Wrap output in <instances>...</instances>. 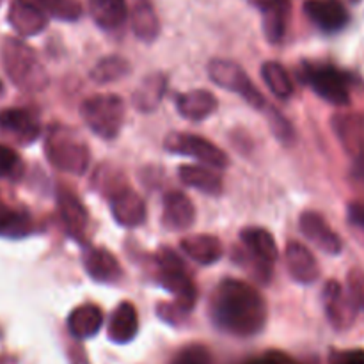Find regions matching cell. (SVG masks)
Instances as JSON below:
<instances>
[{
    "label": "cell",
    "mask_w": 364,
    "mask_h": 364,
    "mask_svg": "<svg viewBox=\"0 0 364 364\" xmlns=\"http://www.w3.org/2000/svg\"><path fill=\"white\" fill-rule=\"evenodd\" d=\"M59 210L63 215L64 224H66L68 231L73 237H80L87 228V213H85L84 206L80 205L73 192L60 191L59 192Z\"/></svg>",
    "instance_id": "obj_28"
},
{
    "label": "cell",
    "mask_w": 364,
    "mask_h": 364,
    "mask_svg": "<svg viewBox=\"0 0 364 364\" xmlns=\"http://www.w3.org/2000/svg\"><path fill=\"white\" fill-rule=\"evenodd\" d=\"M208 75L219 87L228 89V91L231 92H237V95H240L249 105L265 112L267 116H269L270 127H272L274 134H276L281 141L288 142L294 137V130H291L290 123H288L283 116H279V114L267 103V100L263 98L262 92L255 87L251 78L247 77V73H245L238 64H235L233 60L213 59L212 63L208 64Z\"/></svg>",
    "instance_id": "obj_2"
},
{
    "label": "cell",
    "mask_w": 364,
    "mask_h": 364,
    "mask_svg": "<svg viewBox=\"0 0 364 364\" xmlns=\"http://www.w3.org/2000/svg\"><path fill=\"white\" fill-rule=\"evenodd\" d=\"M84 265L89 276L98 283H116L123 274L116 256L103 247H89L84 255Z\"/></svg>",
    "instance_id": "obj_19"
},
{
    "label": "cell",
    "mask_w": 364,
    "mask_h": 364,
    "mask_svg": "<svg viewBox=\"0 0 364 364\" xmlns=\"http://www.w3.org/2000/svg\"><path fill=\"white\" fill-rule=\"evenodd\" d=\"M178 174H180V180L187 187L198 188V191L205 192V194L217 196L223 192V178H220V174L213 167L181 166Z\"/></svg>",
    "instance_id": "obj_24"
},
{
    "label": "cell",
    "mask_w": 364,
    "mask_h": 364,
    "mask_svg": "<svg viewBox=\"0 0 364 364\" xmlns=\"http://www.w3.org/2000/svg\"><path fill=\"white\" fill-rule=\"evenodd\" d=\"M173 364H212V355L203 345H188L178 352Z\"/></svg>",
    "instance_id": "obj_34"
},
{
    "label": "cell",
    "mask_w": 364,
    "mask_h": 364,
    "mask_svg": "<svg viewBox=\"0 0 364 364\" xmlns=\"http://www.w3.org/2000/svg\"><path fill=\"white\" fill-rule=\"evenodd\" d=\"M0 91H2V84H0Z\"/></svg>",
    "instance_id": "obj_39"
},
{
    "label": "cell",
    "mask_w": 364,
    "mask_h": 364,
    "mask_svg": "<svg viewBox=\"0 0 364 364\" xmlns=\"http://www.w3.org/2000/svg\"><path fill=\"white\" fill-rule=\"evenodd\" d=\"M301 231L309 242L316 245L320 251L327 252L331 256L340 255L341 251V238L334 233L329 228V224L326 223L320 213L316 212H306L301 215Z\"/></svg>",
    "instance_id": "obj_13"
},
{
    "label": "cell",
    "mask_w": 364,
    "mask_h": 364,
    "mask_svg": "<svg viewBox=\"0 0 364 364\" xmlns=\"http://www.w3.org/2000/svg\"><path fill=\"white\" fill-rule=\"evenodd\" d=\"M2 60L7 77L16 87L38 92L48 85V75L27 43L16 38H7L2 46Z\"/></svg>",
    "instance_id": "obj_3"
},
{
    "label": "cell",
    "mask_w": 364,
    "mask_h": 364,
    "mask_svg": "<svg viewBox=\"0 0 364 364\" xmlns=\"http://www.w3.org/2000/svg\"><path fill=\"white\" fill-rule=\"evenodd\" d=\"M166 149L178 155L192 156L213 169H224L230 162L223 149L194 134H171L166 139Z\"/></svg>",
    "instance_id": "obj_8"
},
{
    "label": "cell",
    "mask_w": 364,
    "mask_h": 364,
    "mask_svg": "<svg viewBox=\"0 0 364 364\" xmlns=\"http://www.w3.org/2000/svg\"><path fill=\"white\" fill-rule=\"evenodd\" d=\"M240 240L255 265L265 274H270L277 259V245L272 235L263 228H245L240 233Z\"/></svg>",
    "instance_id": "obj_10"
},
{
    "label": "cell",
    "mask_w": 364,
    "mask_h": 364,
    "mask_svg": "<svg viewBox=\"0 0 364 364\" xmlns=\"http://www.w3.org/2000/svg\"><path fill=\"white\" fill-rule=\"evenodd\" d=\"M284 258H287L288 272L297 283L311 284L318 279V262L306 245L299 244V242H290L284 251Z\"/></svg>",
    "instance_id": "obj_17"
},
{
    "label": "cell",
    "mask_w": 364,
    "mask_h": 364,
    "mask_svg": "<svg viewBox=\"0 0 364 364\" xmlns=\"http://www.w3.org/2000/svg\"><path fill=\"white\" fill-rule=\"evenodd\" d=\"M110 208L117 224L124 228H137L146 220V205L141 196L132 188L116 191L110 199Z\"/></svg>",
    "instance_id": "obj_14"
},
{
    "label": "cell",
    "mask_w": 364,
    "mask_h": 364,
    "mask_svg": "<svg viewBox=\"0 0 364 364\" xmlns=\"http://www.w3.org/2000/svg\"><path fill=\"white\" fill-rule=\"evenodd\" d=\"M139 333V316L137 309L132 302H123L116 308L110 316L109 323V340L117 345L130 343Z\"/></svg>",
    "instance_id": "obj_21"
},
{
    "label": "cell",
    "mask_w": 364,
    "mask_h": 364,
    "mask_svg": "<svg viewBox=\"0 0 364 364\" xmlns=\"http://www.w3.org/2000/svg\"><path fill=\"white\" fill-rule=\"evenodd\" d=\"M159 269V281L162 287L174 295L176 304L185 313L191 311L198 299V290L192 283V277L188 276L185 263L171 249H160Z\"/></svg>",
    "instance_id": "obj_6"
},
{
    "label": "cell",
    "mask_w": 364,
    "mask_h": 364,
    "mask_svg": "<svg viewBox=\"0 0 364 364\" xmlns=\"http://www.w3.org/2000/svg\"><path fill=\"white\" fill-rule=\"evenodd\" d=\"M348 290L350 297L358 308L364 309V272L363 270L354 269L348 274Z\"/></svg>",
    "instance_id": "obj_35"
},
{
    "label": "cell",
    "mask_w": 364,
    "mask_h": 364,
    "mask_svg": "<svg viewBox=\"0 0 364 364\" xmlns=\"http://www.w3.org/2000/svg\"><path fill=\"white\" fill-rule=\"evenodd\" d=\"M210 316L220 331L233 336H255L265 327L267 304L249 283L224 279L210 301Z\"/></svg>",
    "instance_id": "obj_1"
},
{
    "label": "cell",
    "mask_w": 364,
    "mask_h": 364,
    "mask_svg": "<svg viewBox=\"0 0 364 364\" xmlns=\"http://www.w3.org/2000/svg\"><path fill=\"white\" fill-rule=\"evenodd\" d=\"M132 28L135 36L146 43L155 41L160 32L159 18L149 0H132Z\"/></svg>",
    "instance_id": "obj_25"
},
{
    "label": "cell",
    "mask_w": 364,
    "mask_h": 364,
    "mask_svg": "<svg viewBox=\"0 0 364 364\" xmlns=\"http://www.w3.org/2000/svg\"><path fill=\"white\" fill-rule=\"evenodd\" d=\"M41 134V124L38 116L28 109L0 110V135L13 139L18 144H31Z\"/></svg>",
    "instance_id": "obj_9"
},
{
    "label": "cell",
    "mask_w": 364,
    "mask_h": 364,
    "mask_svg": "<svg viewBox=\"0 0 364 364\" xmlns=\"http://www.w3.org/2000/svg\"><path fill=\"white\" fill-rule=\"evenodd\" d=\"M32 219L28 213L9 208L0 203V237L2 238H23L32 233Z\"/></svg>",
    "instance_id": "obj_29"
},
{
    "label": "cell",
    "mask_w": 364,
    "mask_h": 364,
    "mask_svg": "<svg viewBox=\"0 0 364 364\" xmlns=\"http://www.w3.org/2000/svg\"><path fill=\"white\" fill-rule=\"evenodd\" d=\"M82 117L92 134L112 141L124 123V103L117 95H96L82 103Z\"/></svg>",
    "instance_id": "obj_5"
},
{
    "label": "cell",
    "mask_w": 364,
    "mask_h": 364,
    "mask_svg": "<svg viewBox=\"0 0 364 364\" xmlns=\"http://www.w3.org/2000/svg\"><path fill=\"white\" fill-rule=\"evenodd\" d=\"M323 302H326L327 318L336 329H347L355 320V308L352 297H345L343 288L336 281H329L323 288Z\"/></svg>",
    "instance_id": "obj_15"
},
{
    "label": "cell",
    "mask_w": 364,
    "mask_h": 364,
    "mask_svg": "<svg viewBox=\"0 0 364 364\" xmlns=\"http://www.w3.org/2000/svg\"><path fill=\"white\" fill-rule=\"evenodd\" d=\"M247 364H299V363H295L294 359L288 358L287 354H281V352H269V354H265L263 358L255 359V361Z\"/></svg>",
    "instance_id": "obj_36"
},
{
    "label": "cell",
    "mask_w": 364,
    "mask_h": 364,
    "mask_svg": "<svg viewBox=\"0 0 364 364\" xmlns=\"http://www.w3.org/2000/svg\"><path fill=\"white\" fill-rule=\"evenodd\" d=\"M164 92H166V77L162 73L149 75L134 92V107L141 112H151L159 107Z\"/></svg>",
    "instance_id": "obj_27"
},
{
    "label": "cell",
    "mask_w": 364,
    "mask_h": 364,
    "mask_svg": "<svg viewBox=\"0 0 364 364\" xmlns=\"http://www.w3.org/2000/svg\"><path fill=\"white\" fill-rule=\"evenodd\" d=\"M196 208L183 192H169L164 198L162 223L171 231H183L194 224Z\"/></svg>",
    "instance_id": "obj_18"
},
{
    "label": "cell",
    "mask_w": 364,
    "mask_h": 364,
    "mask_svg": "<svg viewBox=\"0 0 364 364\" xmlns=\"http://www.w3.org/2000/svg\"><path fill=\"white\" fill-rule=\"evenodd\" d=\"M89 11L96 23L105 31H116L127 21V0H89Z\"/></svg>",
    "instance_id": "obj_26"
},
{
    "label": "cell",
    "mask_w": 364,
    "mask_h": 364,
    "mask_svg": "<svg viewBox=\"0 0 364 364\" xmlns=\"http://www.w3.org/2000/svg\"><path fill=\"white\" fill-rule=\"evenodd\" d=\"M217 98L206 89H194L185 95H180L176 100L178 112L191 121H203L212 116L217 110Z\"/></svg>",
    "instance_id": "obj_20"
},
{
    "label": "cell",
    "mask_w": 364,
    "mask_h": 364,
    "mask_svg": "<svg viewBox=\"0 0 364 364\" xmlns=\"http://www.w3.org/2000/svg\"><path fill=\"white\" fill-rule=\"evenodd\" d=\"M130 71V64L119 55H109L105 59L100 60L91 71V78L98 84H109V82H116L128 75Z\"/></svg>",
    "instance_id": "obj_31"
},
{
    "label": "cell",
    "mask_w": 364,
    "mask_h": 364,
    "mask_svg": "<svg viewBox=\"0 0 364 364\" xmlns=\"http://www.w3.org/2000/svg\"><path fill=\"white\" fill-rule=\"evenodd\" d=\"M262 77L277 98H288L294 92V82L283 64L269 60L262 66Z\"/></svg>",
    "instance_id": "obj_30"
},
{
    "label": "cell",
    "mask_w": 364,
    "mask_h": 364,
    "mask_svg": "<svg viewBox=\"0 0 364 364\" xmlns=\"http://www.w3.org/2000/svg\"><path fill=\"white\" fill-rule=\"evenodd\" d=\"M46 159L53 167L70 174L85 173L89 166V148L84 139L66 127L50 128L45 141Z\"/></svg>",
    "instance_id": "obj_4"
},
{
    "label": "cell",
    "mask_w": 364,
    "mask_h": 364,
    "mask_svg": "<svg viewBox=\"0 0 364 364\" xmlns=\"http://www.w3.org/2000/svg\"><path fill=\"white\" fill-rule=\"evenodd\" d=\"M103 326V313L95 304H82L71 311L68 318V329L77 340H87L98 334Z\"/></svg>",
    "instance_id": "obj_23"
},
{
    "label": "cell",
    "mask_w": 364,
    "mask_h": 364,
    "mask_svg": "<svg viewBox=\"0 0 364 364\" xmlns=\"http://www.w3.org/2000/svg\"><path fill=\"white\" fill-rule=\"evenodd\" d=\"M263 14V31L270 43L284 38L288 18H290V0H249Z\"/></svg>",
    "instance_id": "obj_16"
},
{
    "label": "cell",
    "mask_w": 364,
    "mask_h": 364,
    "mask_svg": "<svg viewBox=\"0 0 364 364\" xmlns=\"http://www.w3.org/2000/svg\"><path fill=\"white\" fill-rule=\"evenodd\" d=\"M73 364H89L87 358H85V352H82L80 348H77V350H75Z\"/></svg>",
    "instance_id": "obj_38"
},
{
    "label": "cell",
    "mask_w": 364,
    "mask_h": 364,
    "mask_svg": "<svg viewBox=\"0 0 364 364\" xmlns=\"http://www.w3.org/2000/svg\"><path fill=\"white\" fill-rule=\"evenodd\" d=\"M28 2L41 7L46 14H52L64 21L77 20L82 14V6L78 0H28Z\"/></svg>",
    "instance_id": "obj_32"
},
{
    "label": "cell",
    "mask_w": 364,
    "mask_h": 364,
    "mask_svg": "<svg viewBox=\"0 0 364 364\" xmlns=\"http://www.w3.org/2000/svg\"><path fill=\"white\" fill-rule=\"evenodd\" d=\"M304 13L326 32H338L348 23L347 7L340 0H306Z\"/></svg>",
    "instance_id": "obj_12"
},
{
    "label": "cell",
    "mask_w": 364,
    "mask_h": 364,
    "mask_svg": "<svg viewBox=\"0 0 364 364\" xmlns=\"http://www.w3.org/2000/svg\"><path fill=\"white\" fill-rule=\"evenodd\" d=\"M302 78L311 85L313 91L334 105L350 103V78L345 71L331 64L308 63L302 68Z\"/></svg>",
    "instance_id": "obj_7"
},
{
    "label": "cell",
    "mask_w": 364,
    "mask_h": 364,
    "mask_svg": "<svg viewBox=\"0 0 364 364\" xmlns=\"http://www.w3.org/2000/svg\"><path fill=\"white\" fill-rule=\"evenodd\" d=\"M181 249L199 265H212L223 258V244L212 235H192L181 240Z\"/></svg>",
    "instance_id": "obj_22"
},
{
    "label": "cell",
    "mask_w": 364,
    "mask_h": 364,
    "mask_svg": "<svg viewBox=\"0 0 364 364\" xmlns=\"http://www.w3.org/2000/svg\"><path fill=\"white\" fill-rule=\"evenodd\" d=\"M7 21L23 38L39 34L48 25V14L28 0H13L7 11Z\"/></svg>",
    "instance_id": "obj_11"
},
{
    "label": "cell",
    "mask_w": 364,
    "mask_h": 364,
    "mask_svg": "<svg viewBox=\"0 0 364 364\" xmlns=\"http://www.w3.org/2000/svg\"><path fill=\"white\" fill-rule=\"evenodd\" d=\"M334 364H364V350H352L340 354Z\"/></svg>",
    "instance_id": "obj_37"
},
{
    "label": "cell",
    "mask_w": 364,
    "mask_h": 364,
    "mask_svg": "<svg viewBox=\"0 0 364 364\" xmlns=\"http://www.w3.org/2000/svg\"><path fill=\"white\" fill-rule=\"evenodd\" d=\"M21 173H23V162L18 156V153L7 148V146L0 144V178H4V180H18Z\"/></svg>",
    "instance_id": "obj_33"
}]
</instances>
